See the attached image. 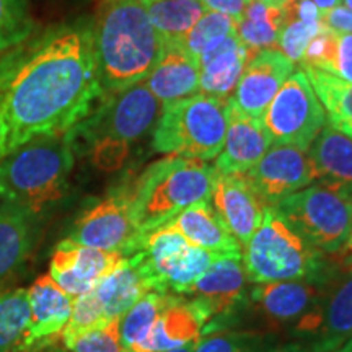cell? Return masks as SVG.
I'll return each instance as SVG.
<instances>
[{
    "instance_id": "cell-40",
    "label": "cell",
    "mask_w": 352,
    "mask_h": 352,
    "mask_svg": "<svg viewBox=\"0 0 352 352\" xmlns=\"http://www.w3.org/2000/svg\"><path fill=\"white\" fill-rule=\"evenodd\" d=\"M321 23L336 32L352 34V10L344 6L334 7L333 10L321 13Z\"/></svg>"
},
{
    "instance_id": "cell-28",
    "label": "cell",
    "mask_w": 352,
    "mask_h": 352,
    "mask_svg": "<svg viewBox=\"0 0 352 352\" xmlns=\"http://www.w3.org/2000/svg\"><path fill=\"white\" fill-rule=\"evenodd\" d=\"M294 2L287 6L254 2L245 8L243 16L236 23V34L252 54L264 50H279V38L292 15Z\"/></svg>"
},
{
    "instance_id": "cell-17",
    "label": "cell",
    "mask_w": 352,
    "mask_h": 352,
    "mask_svg": "<svg viewBox=\"0 0 352 352\" xmlns=\"http://www.w3.org/2000/svg\"><path fill=\"white\" fill-rule=\"evenodd\" d=\"M212 208L228 232L241 245L248 243L253 233L261 226L267 206L259 199L254 189L246 182L243 173L219 175L215 178L212 197Z\"/></svg>"
},
{
    "instance_id": "cell-26",
    "label": "cell",
    "mask_w": 352,
    "mask_h": 352,
    "mask_svg": "<svg viewBox=\"0 0 352 352\" xmlns=\"http://www.w3.org/2000/svg\"><path fill=\"white\" fill-rule=\"evenodd\" d=\"M94 292L104 315L111 320L121 318L145 294L152 292V289L138 259L131 254L122 258V261L96 284Z\"/></svg>"
},
{
    "instance_id": "cell-11",
    "label": "cell",
    "mask_w": 352,
    "mask_h": 352,
    "mask_svg": "<svg viewBox=\"0 0 352 352\" xmlns=\"http://www.w3.org/2000/svg\"><path fill=\"white\" fill-rule=\"evenodd\" d=\"M261 121L272 144L308 151L328 120L305 70L292 72L266 108Z\"/></svg>"
},
{
    "instance_id": "cell-24",
    "label": "cell",
    "mask_w": 352,
    "mask_h": 352,
    "mask_svg": "<svg viewBox=\"0 0 352 352\" xmlns=\"http://www.w3.org/2000/svg\"><path fill=\"white\" fill-rule=\"evenodd\" d=\"M28 302L30 327L25 347L59 336L72 314L74 297L50 274H43L30 285Z\"/></svg>"
},
{
    "instance_id": "cell-5",
    "label": "cell",
    "mask_w": 352,
    "mask_h": 352,
    "mask_svg": "<svg viewBox=\"0 0 352 352\" xmlns=\"http://www.w3.org/2000/svg\"><path fill=\"white\" fill-rule=\"evenodd\" d=\"M246 276L253 284L307 280L327 284L342 267L336 259L308 245L274 208H267L261 226L241 250Z\"/></svg>"
},
{
    "instance_id": "cell-6",
    "label": "cell",
    "mask_w": 352,
    "mask_h": 352,
    "mask_svg": "<svg viewBox=\"0 0 352 352\" xmlns=\"http://www.w3.org/2000/svg\"><path fill=\"white\" fill-rule=\"evenodd\" d=\"M227 127L228 100L196 94L164 104L152 147L165 155L208 162L222 152Z\"/></svg>"
},
{
    "instance_id": "cell-4",
    "label": "cell",
    "mask_w": 352,
    "mask_h": 352,
    "mask_svg": "<svg viewBox=\"0 0 352 352\" xmlns=\"http://www.w3.org/2000/svg\"><path fill=\"white\" fill-rule=\"evenodd\" d=\"M215 178L217 171L208 162L173 155L153 162L129 189L139 232L155 230L189 206L210 201Z\"/></svg>"
},
{
    "instance_id": "cell-12",
    "label": "cell",
    "mask_w": 352,
    "mask_h": 352,
    "mask_svg": "<svg viewBox=\"0 0 352 352\" xmlns=\"http://www.w3.org/2000/svg\"><path fill=\"white\" fill-rule=\"evenodd\" d=\"M248 284L241 256H220L192 284L188 296L197 298L209 314L202 336L236 328L252 315Z\"/></svg>"
},
{
    "instance_id": "cell-3",
    "label": "cell",
    "mask_w": 352,
    "mask_h": 352,
    "mask_svg": "<svg viewBox=\"0 0 352 352\" xmlns=\"http://www.w3.org/2000/svg\"><path fill=\"white\" fill-rule=\"evenodd\" d=\"M70 131L39 135L0 158V201L34 219L65 196L74 168Z\"/></svg>"
},
{
    "instance_id": "cell-15",
    "label": "cell",
    "mask_w": 352,
    "mask_h": 352,
    "mask_svg": "<svg viewBox=\"0 0 352 352\" xmlns=\"http://www.w3.org/2000/svg\"><path fill=\"white\" fill-rule=\"evenodd\" d=\"M116 252L90 248L67 239L59 241L50 263V276L74 298L90 292L122 261Z\"/></svg>"
},
{
    "instance_id": "cell-22",
    "label": "cell",
    "mask_w": 352,
    "mask_h": 352,
    "mask_svg": "<svg viewBox=\"0 0 352 352\" xmlns=\"http://www.w3.org/2000/svg\"><path fill=\"white\" fill-rule=\"evenodd\" d=\"M307 153L315 183L352 199V139L349 135L327 124Z\"/></svg>"
},
{
    "instance_id": "cell-8",
    "label": "cell",
    "mask_w": 352,
    "mask_h": 352,
    "mask_svg": "<svg viewBox=\"0 0 352 352\" xmlns=\"http://www.w3.org/2000/svg\"><path fill=\"white\" fill-rule=\"evenodd\" d=\"M308 245L328 256L344 246L352 223V199L321 184H310L272 206Z\"/></svg>"
},
{
    "instance_id": "cell-25",
    "label": "cell",
    "mask_w": 352,
    "mask_h": 352,
    "mask_svg": "<svg viewBox=\"0 0 352 352\" xmlns=\"http://www.w3.org/2000/svg\"><path fill=\"white\" fill-rule=\"evenodd\" d=\"M165 226L173 228L189 243L222 256H241V245L233 239L226 223L210 206V201L196 202L175 215Z\"/></svg>"
},
{
    "instance_id": "cell-47",
    "label": "cell",
    "mask_w": 352,
    "mask_h": 352,
    "mask_svg": "<svg viewBox=\"0 0 352 352\" xmlns=\"http://www.w3.org/2000/svg\"><path fill=\"white\" fill-rule=\"evenodd\" d=\"M336 352H352V340H351L349 342H347L346 346H342L340 351H336Z\"/></svg>"
},
{
    "instance_id": "cell-21",
    "label": "cell",
    "mask_w": 352,
    "mask_h": 352,
    "mask_svg": "<svg viewBox=\"0 0 352 352\" xmlns=\"http://www.w3.org/2000/svg\"><path fill=\"white\" fill-rule=\"evenodd\" d=\"M199 57L192 54L183 41L168 43L164 54L148 77V90L162 104L188 98L199 91Z\"/></svg>"
},
{
    "instance_id": "cell-2",
    "label": "cell",
    "mask_w": 352,
    "mask_h": 352,
    "mask_svg": "<svg viewBox=\"0 0 352 352\" xmlns=\"http://www.w3.org/2000/svg\"><path fill=\"white\" fill-rule=\"evenodd\" d=\"M94 43L103 96L145 80L166 46L142 0H104L94 25Z\"/></svg>"
},
{
    "instance_id": "cell-31",
    "label": "cell",
    "mask_w": 352,
    "mask_h": 352,
    "mask_svg": "<svg viewBox=\"0 0 352 352\" xmlns=\"http://www.w3.org/2000/svg\"><path fill=\"white\" fill-rule=\"evenodd\" d=\"M303 70L327 113L329 124L352 139V83L315 67L303 65Z\"/></svg>"
},
{
    "instance_id": "cell-18",
    "label": "cell",
    "mask_w": 352,
    "mask_h": 352,
    "mask_svg": "<svg viewBox=\"0 0 352 352\" xmlns=\"http://www.w3.org/2000/svg\"><path fill=\"white\" fill-rule=\"evenodd\" d=\"M272 139L261 118H252L228 98V127L222 152L215 158L219 175L245 173L270 151Z\"/></svg>"
},
{
    "instance_id": "cell-34",
    "label": "cell",
    "mask_w": 352,
    "mask_h": 352,
    "mask_svg": "<svg viewBox=\"0 0 352 352\" xmlns=\"http://www.w3.org/2000/svg\"><path fill=\"white\" fill-rule=\"evenodd\" d=\"M176 297L175 294L148 292L121 316V340L127 351L135 349L147 338L158 316Z\"/></svg>"
},
{
    "instance_id": "cell-27",
    "label": "cell",
    "mask_w": 352,
    "mask_h": 352,
    "mask_svg": "<svg viewBox=\"0 0 352 352\" xmlns=\"http://www.w3.org/2000/svg\"><path fill=\"white\" fill-rule=\"evenodd\" d=\"M34 243V217L0 201V283L26 261Z\"/></svg>"
},
{
    "instance_id": "cell-10",
    "label": "cell",
    "mask_w": 352,
    "mask_h": 352,
    "mask_svg": "<svg viewBox=\"0 0 352 352\" xmlns=\"http://www.w3.org/2000/svg\"><path fill=\"white\" fill-rule=\"evenodd\" d=\"M327 284L307 280L254 284L250 287L252 314L259 315L266 329L285 333L289 340L305 346L320 327Z\"/></svg>"
},
{
    "instance_id": "cell-37",
    "label": "cell",
    "mask_w": 352,
    "mask_h": 352,
    "mask_svg": "<svg viewBox=\"0 0 352 352\" xmlns=\"http://www.w3.org/2000/svg\"><path fill=\"white\" fill-rule=\"evenodd\" d=\"M235 32L236 21L232 16L226 15V13L208 10L192 26L191 32L184 36L183 44L192 54L199 57L202 52L210 50L214 44L222 41L223 38Z\"/></svg>"
},
{
    "instance_id": "cell-14",
    "label": "cell",
    "mask_w": 352,
    "mask_h": 352,
    "mask_svg": "<svg viewBox=\"0 0 352 352\" xmlns=\"http://www.w3.org/2000/svg\"><path fill=\"white\" fill-rule=\"evenodd\" d=\"M243 175L267 208L315 183L307 151L292 145L272 144L261 160Z\"/></svg>"
},
{
    "instance_id": "cell-1",
    "label": "cell",
    "mask_w": 352,
    "mask_h": 352,
    "mask_svg": "<svg viewBox=\"0 0 352 352\" xmlns=\"http://www.w3.org/2000/svg\"><path fill=\"white\" fill-rule=\"evenodd\" d=\"M103 98L94 25H59L0 59V158L39 135L67 132Z\"/></svg>"
},
{
    "instance_id": "cell-35",
    "label": "cell",
    "mask_w": 352,
    "mask_h": 352,
    "mask_svg": "<svg viewBox=\"0 0 352 352\" xmlns=\"http://www.w3.org/2000/svg\"><path fill=\"white\" fill-rule=\"evenodd\" d=\"M108 321L109 318L104 315L95 292L90 290V292L82 294V296L74 298L72 314H70L69 321L65 323V327L57 338H59L65 347H69L83 334L103 327Z\"/></svg>"
},
{
    "instance_id": "cell-45",
    "label": "cell",
    "mask_w": 352,
    "mask_h": 352,
    "mask_svg": "<svg viewBox=\"0 0 352 352\" xmlns=\"http://www.w3.org/2000/svg\"><path fill=\"white\" fill-rule=\"evenodd\" d=\"M254 2L271 3V6H287V3H292L294 0H254Z\"/></svg>"
},
{
    "instance_id": "cell-43",
    "label": "cell",
    "mask_w": 352,
    "mask_h": 352,
    "mask_svg": "<svg viewBox=\"0 0 352 352\" xmlns=\"http://www.w3.org/2000/svg\"><path fill=\"white\" fill-rule=\"evenodd\" d=\"M274 352H310L302 342L298 341H284Z\"/></svg>"
},
{
    "instance_id": "cell-19",
    "label": "cell",
    "mask_w": 352,
    "mask_h": 352,
    "mask_svg": "<svg viewBox=\"0 0 352 352\" xmlns=\"http://www.w3.org/2000/svg\"><path fill=\"white\" fill-rule=\"evenodd\" d=\"M208 321V310L197 298L178 296L162 311L147 338L131 352H166L192 344L202 336Z\"/></svg>"
},
{
    "instance_id": "cell-20",
    "label": "cell",
    "mask_w": 352,
    "mask_h": 352,
    "mask_svg": "<svg viewBox=\"0 0 352 352\" xmlns=\"http://www.w3.org/2000/svg\"><path fill=\"white\" fill-rule=\"evenodd\" d=\"M352 340V270H341L327 284L316 333L305 347L310 352H336Z\"/></svg>"
},
{
    "instance_id": "cell-48",
    "label": "cell",
    "mask_w": 352,
    "mask_h": 352,
    "mask_svg": "<svg viewBox=\"0 0 352 352\" xmlns=\"http://www.w3.org/2000/svg\"><path fill=\"white\" fill-rule=\"evenodd\" d=\"M342 3H344L346 8H349V10H352V0H342Z\"/></svg>"
},
{
    "instance_id": "cell-30",
    "label": "cell",
    "mask_w": 352,
    "mask_h": 352,
    "mask_svg": "<svg viewBox=\"0 0 352 352\" xmlns=\"http://www.w3.org/2000/svg\"><path fill=\"white\" fill-rule=\"evenodd\" d=\"M142 3L165 44L183 41L197 20L208 12L199 0H142Z\"/></svg>"
},
{
    "instance_id": "cell-13",
    "label": "cell",
    "mask_w": 352,
    "mask_h": 352,
    "mask_svg": "<svg viewBox=\"0 0 352 352\" xmlns=\"http://www.w3.org/2000/svg\"><path fill=\"white\" fill-rule=\"evenodd\" d=\"M65 239L82 246L121 253L122 256L138 253L142 233L132 217L129 189H116L82 210Z\"/></svg>"
},
{
    "instance_id": "cell-38",
    "label": "cell",
    "mask_w": 352,
    "mask_h": 352,
    "mask_svg": "<svg viewBox=\"0 0 352 352\" xmlns=\"http://www.w3.org/2000/svg\"><path fill=\"white\" fill-rule=\"evenodd\" d=\"M321 28H323L321 21L297 19L292 8V15H290L287 25L284 26L283 33H280L279 51L284 52L292 63H302L307 46L321 32Z\"/></svg>"
},
{
    "instance_id": "cell-23",
    "label": "cell",
    "mask_w": 352,
    "mask_h": 352,
    "mask_svg": "<svg viewBox=\"0 0 352 352\" xmlns=\"http://www.w3.org/2000/svg\"><path fill=\"white\" fill-rule=\"evenodd\" d=\"M252 52L232 33L199 56V94L228 100L235 91Z\"/></svg>"
},
{
    "instance_id": "cell-39",
    "label": "cell",
    "mask_w": 352,
    "mask_h": 352,
    "mask_svg": "<svg viewBox=\"0 0 352 352\" xmlns=\"http://www.w3.org/2000/svg\"><path fill=\"white\" fill-rule=\"evenodd\" d=\"M121 318H111L107 324L83 334L70 344V352H129L121 340Z\"/></svg>"
},
{
    "instance_id": "cell-41",
    "label": "cell",
    "mask_w": 352,
    "mask_h": 352,
    "mask_svg": "<svg viewBox=\"0 0 352 352\" xmlns=\"http://www.w3.org/2000/svg\"><path fill=\"white\" fill-rule=\"evenodd\" d=\"M199 2L204 3V7L208 10L226 13V15L232 16L239 23L241 16H243L246 6L250 3V0H199Z\"/></svg>"
},
{
    "instance_id": "cell-32",
    "label": "cell",
    "mask_w": 352,
    "mask_h": 352,
    "mask_svg": "<svg viewBox=\"0 0 352 352\" xmlns=\"http://www.w3.org/2000/svg\"><path fill=\"white\" fill-rule=\"evenodd\" d=\"M283 342V334L271 329L233 328L204 334L192 352H274Z\"/></svg>"
},
{
    "instance_id": "cell-33",
    "label": "cell",
    "mask_w": 352,
    "mask_h": 352,
    "mask_svg": "<svg viewBox=\"0 0 352 352\" xmlns=\"http://www.w3.org/2000/svg\"><path fill=\"white\" fill-rule=\"evenodd\" d=\"M30 327L28 290L0 294V352L23 351Z\"/></svg>"
},
{
    "instance_id": "cell-36",
    "label": "cell",
    "mask_w": 352,
    "mask_h": 352,
    "mask_svg": "<svg viewBox=\"0 0 352 352\" xmlns=\"http://www.w3.org/2000/svg\"><path fill=\"white\" fill-rule=\"evenodd\" d=\"M34 28L28 0H0V51L32 36Z\"/></svg>"
},
{
    "instance_id": "cell-16",
    "label": "cell",
    "mask_w": 352,
    "mask_h": 352,
    "mask_svg": "<svg viewBox=\"0 0 352 352\" xmlns=\"http://www.w3.org/2000/svg\"><path fill=\"white\" fill-rule=\"evenodd\" d=\"M296 63L279 50H264L252 56L245 65L233 103L252 118H261L284 82L292 76Z\"/></svg>"
},
{
    "instance_id": "cell-46",
    "label": "cell",
    "mask_w": 352,
    "mask_h": 352,
    "mask_svg": "<svg viewBox=\"0 0 352 352\" xmlns=\"http://www.w3.org/2000/svg\"><path fill=\"white\" fill-rule=\"evenodd\" d=\"M192 349H195V342H192V344H188V346L178 347V349H173V351H166V352H192Z\"/></svg>"
},
{
    "instance_id": "cell-7",
    "label": "cell",
    "mask_w": 352,
    "mask_h": 352,
    "mask_svg": "<svg viewBox=\"0 0 352 352\" xmlns=\"http://www.w3.org/2000/svg\"><path fill=\"white\" fill-rule=\"evenodd\" d=\"M164 104L148 90L145 80L103 96L85 120L70 129L74 148L95 144L131 147L155 127Z\"/></svg>"
},
{
    "instance_id": "cell-44",
    "label": "cell",
    "mask_w": 352,
    "mask_h": 352,
    "mask_svg": "<svg viewBox=\"0 0 352 352\" xmlns=\"http://www.w3.org/2000/svg\"><path fill=\"white\" fill-rule=\"evenodd\" d=\"M315 3V7L318 8L321 13L333 10L334 7L341 6V0H311Z\"/></svg>"
},
{
    "instance_id": "cell-42",
    "label": "cell",
    "mask_w": 352,
    "mask_h": 352,
    "mask_svg": "<svg viewBox=\"0 0 352 352\" xmlns=\"http://www.w3.org/2000/svg\"><path fill=\"white\" fill-rule=\"evenodd\" d=\"M333 258L336 259V263L340 264L342 270H352V223H351V230H349V235H347L344 246H342L341 252Z\"/></svg>"
},
{
    "instance_id": "cell-29",
    "label": "cell",
    "mask_w": 352,
    "mask_h": 352,
    "mask_svg": "<svg viewBox=\"0 0 352 352\" xmlns=\"http://www.w3.org/2000/svg\"><path fill=\"white\" fill-rule=\"evenodd\" d=\"M302 64L352 83V34L323 25L307 46Z\"/></svg>"
},
{
    "instance_id": "cell-9",
    "label": "cell",
    "mask_w": 352,
    "mask_h": 352,
    "mask_svg": "<svg viewBox=\"0 0 352 352\" xmlns=\"http://www.w3.org/2000/svg\"><path fill=\"white\" fill-rule=\"evenodd\" d=\"M152 292L188 296L192 284L222 254L191 245L168 226L144 233L134 253Z\"/></svg>"
}]
</instances>
